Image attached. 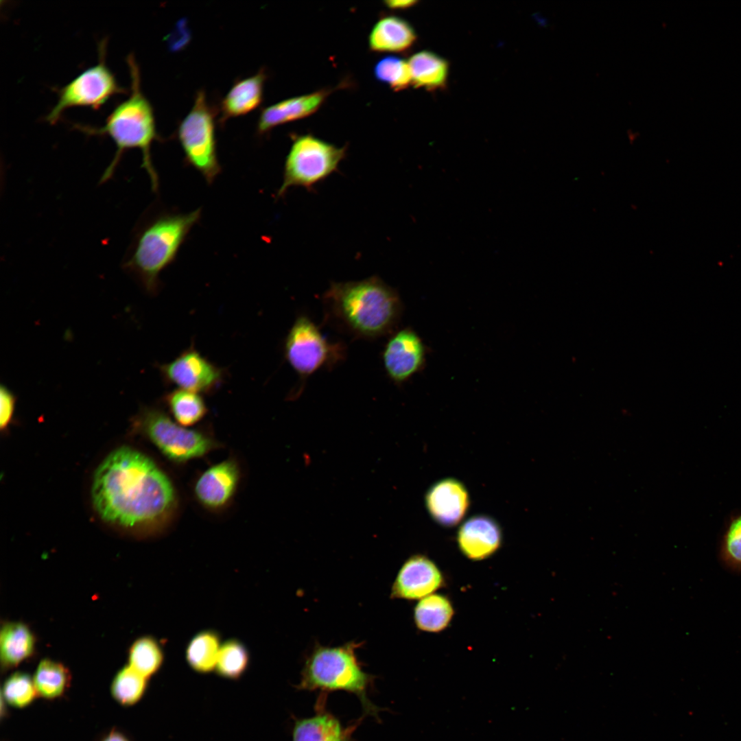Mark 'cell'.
Here are the masks:
<instances>
[{
  "label": "cell",
  "mask_w": 741,
  "mask_h": 741,
  "mask_svg": "<svg viewBox=\"0 0 741 741\" xmlns=\"http://www.w3.org/2000/svg\"><path fill=\"white\" fill-rule=\"evenodd\" d=\"M91 495L102 519L130 528L159 527L176 506L169 478L150 458L126 447L113 451L99 464Z\"/></svg>",
  "instance_id": "6da1fadb"
},
{
  "label": "cell",
  "mask_w": 741,
  "mask_h": 741,
  "mask_svg": "<svg viewBox=\"0 0 741 741\" xmlns=\"http://www.w3.org/2000/svg\"><path fill=\"white\" fill-rule=\"evenodd\" d=\"M322 303L327 322L353 339L366 340L392 334L403 311L397 291L377 276L331 282Z\"/></svg>",
  "instance_id": "7a4b0ae2"
},
{
  "label": "cell",
  "mask_w": 741,
  "mask_h": 741,
  "mask_svg": "<svg viewBox=\"0 0 741 741\" xmlns=\"http://www.w3.org/2000/svg\"><path fill=\"white\" fill-rule=\"evenodd\" d=\"M130 75V91L128 97L117 104L110 113L104 125L91 127L80 124L74 126L89 135L106 136L115 145L116 150L110 164L104 170L99 183L110 179L124 152L139 149L142 154V167L149 176L152 189H158V177L153 165L151 148L158 140L153 107L141 89L139 67L132 54L127 56Z\"/></svg>",
  "instance_id": "3957f363"
},
{
  "label": "cell",
  "mask_w": 741,
  "mask_h": 741,
  "mask_svg": "<svg viewBox=\"0 0 741 741\" xmlns=\"http://www.w3.org/2000/svg\"><path fill=\"white\" fill-rule=\"evenodd\" d=\"M200 216V209L189 213L163 212L140 228L124 266L137 277L148 293L158 292L161 272L174 261L180 246Z\"/></svg>",
  "instance_id": "277c9868"
},
{
  "label": "cell",
  "mask_w": 741,
  "mask_h": 741,
  "mask_svg": "<svg viewBox=\"0 0 741 741\" xmlns=\"http://www.w3.org/2000/svg\"><path fill=\"white\" fill-rule=\"evenodd\" d=\"M362 643L350 642L339 646L316 644L305 659L298 687L305 690H342L355 694L368 713L376 714L367 692L373 677L364 672L356 655Z\"/></svg>",
  "instance_id": "5b68a950"
},
{
  "label": "cell",
  "mask_w": 741,
  "mask_h": 741,
  "mask_svg": "<svg viewBox=\"0 0 741 741\" xmlns=\"http://www.w3.org/2000/svg\"><path fill=\"white\" fill-rule=\"evenodd\" d=\"M286 362L297 374V385L289 395L296 399L304 390L307 379L320 369L330 370L344 361L346 345L330 342L307 315L300 314L289 329L283 345Z\"/></svg>",
  "instance_id": "8992f818"
},
{
  "label": "cell",
  "mask_w": 741,
  "mask_h": 741,
  "mask_svg": "<svg viewBox=\"0 0 741 741\" xmlns=\"http://www.w3.org/2000/svg\"><path fill=\"white\" fill-rule=\"evenodd\" d=\"M346 152V146H336L311 134L296 136L285 158L277 197L285 196L293 187L311 189L338 170Z\"/></svg>",
  "instance_id": "52a82bcc"
},
{
  "label": "cell",
  "mask_w": 741,
  "mask_h": 741,
  "mask_svg": "<svg viewBox=\"0 0 741 741\" xmlns=\"http://www.w3.org/2000/svg\"><path fill=\"white\" fill-rule=\"evenodd\" d=\"M215 117V110L209 104L204 91L199 90L191 110L177 130L187 163L199 172L208 184H211L221 172L217 155Z\"/></svg>",
  "instance_id": "ba28073f"
},
{
  "label": "cell",
  "mask_w": 741,
  "mask_h": 741,
  "mask_svg": "<svg viewBox=\"0 0 741 741\" xmlns=\"http://www.w3.org/2000/svg\"><path fill=\"white\" fill-rule=\"evenodd\" d=\"M106 38L98 45V60L73 78L64 86L56 89L58 99L45 117L51 124H56L64 110L72 107L99 109L111 97L126 92L117 82L106 61Z\"/></svg>",
  "instance_id": "9c48e42d"
},
{
  "label": "cell",
  "mask_w": 741,
  "mask_h": 741,
  "mask_svg": "<svg viewBox=\"0 0 741 741\" xmlns=\"http://www.w3.org/2000/svg\"><path fill=\"white\" fill-rule=\"evenodd\" d=\"M137 423L158 450L176 462L202 457L217 446L208 436L185 428L156 408L143 409L137 416Z\"/></svg>",
  "instance_id": "30bf717a"
},
{
  "label": "cell",
  "mask_w": 741,
  "mask_h": 741,
  "mask_svg": "<svg viewBox=\"0 0 741 741\" xmlns=\"http://www.w3.org/2000/svg\"><path fill=\"white\" fill-rule=\"evenodd\" d=\"M165 384L198 394H210L223 384L225 369L204 357L193 346L158 366Z\"/></svg>",
  "instance_id": "8fae6325"
},
{
  "label": "cell",
  "mask_w": 741,
  "mask_h": 741,
  "mask_svg": "<svg viewBox=\"0 0 741 741\" xmlns=\"http://www.w3.org/2000/svg\"><path fill=\"white\" fill-rule=\"evenodd\" d=\"M425 357V348L422 340L409 328L391 334L381 355L386 374L397 385L405 382L419 372L423 367Z\"/></svg>",
  "instance_id": "7c38bea8"
},
{
  "label": "cell",
  "mask_w": 741,
  "mask_h": 741,
  "mask_svg": "<svg viewBox=\"0 0 741 741\" xmlns=\"http://www.w3.org/2000/svg\"><path fill=\"white\" fill-rule=\"evenodd\" d=\"M444 576L437 565L426 556L409 557L399 570L392 585L391 598L421 600L444 586Z\"/></svg>",
  "instance_id": "4fadbf2b"
},
{
  "label": "cell",
  "mask_w": 741,
  "mask_h": 741,
  "mask_svg": "<svg viewBox=\"0 0 741 741\" xmlns=\"http://www.w3.org/2000/svg\"><path fill=\"white\" fill-rule=\"evenodd\" d=\"M425 500L430 516L445 527L459 524L469 506L467 490L454 478L443 479L434 484L427 491Z\"/></svg>",
  "instance_id": "5bb4252c"
},
{
  "label": "cell",
  "mask_w": 741,
  "mask_h": 741,
  "mask_svg": "<svg viewBox=\"0 0 741 741\" xmlns=\"http://www.w3.org/2000/svg\"><path fill=\"white\" fill-rule=\"evenodd\" d=\"M502 534L497 522L486 515L469 518L460 527L457 543L462 554L472 561L486 559L502 544Z\"/></svg>",
  "instance_id": "9a60e30c"
},
{
  "label": "cell",
  "mask_w": 741,
  "mask_h": 741,
  "mask_svg": "<svg viewBox=\"0 0 741 741\" xmlns=\"http://www.w3.org/2000/svg\"><path fill=\"white\" fill-rule=\"evenodd\" d=\"M239 478L237 463L224 460L206 470L195 485V495L205 507L218 509L224 506L234 495Z\"/></svg>",
  "instance_id": "2e32d148"
},
{
  "label": "cell",
  "mask_w": 741,
  "mask_h": 741,
  "mask_svg": "<svg viewBox=\"0 0 741 741\" xmlns=\"http://www.w3.org/2000/svg\"><path fill=\"white\" fill-rule=\"evenodd\" d=\"M329 93V90L322 89L267 106L259 115L257 132L264 134L279 125L311 115L320 107Z\"/></svg>",
  "instance_id": "e0dca14e"
},
{
  "label": "cell",
  "mask_w": 741,
  "mask_h": 741,
  "mask_svg": "<svg viewBox=\"0 0 741 741\" xmlns=\"http://www.w3.org/2000/svg\"><path fill=\"white\" fill-rule=\"evenodd\" d=\"M266 73L263 69L255 74L235 82L221 102L220 119L246 115L261 103Z\"/></svg>",
  "instance_id": "ac0fdd59"
},
{
  "label": "cell",
  "mask_w": 741,
  "mask_h": 741,
  "mask_svg": "<svg viewBox=\"0 0 741 741\" xmlns=\"http://www.w3.org/2000/svg\"><path fill=\"white\" fill-rule=\"evenodd\" d=\"M36 637L29 626L23 622H5L0 631L1 670L16 668L34 654Z\"/></svg>",
  "instance_id": "d6986e66"
},
{
  "label": "cell",
  "mask_w": 741,
  "mask_h": 741,
  "mask_svg": "<svg viewBox=\"0 0 741 741\" xmlns=\"http://www.w3.org/2000/svg\"><path fill=\"white\" fill-rule=\"evenodd\" d=\"M416 40V32L408 22L396 16H386L374 25L368 45L373 51L399 53L411 48Z\"/></svg>",
  "instance_id": "ffe728a7"
},
{
  "label": "cell",
  "mask_w": 741,
  "mask_h": 741,
  "mask_svg": "<svg viewBox=\"0 0 741 741\" xmlns=\"http://www.w3.org/2000/svg\"><path fill=\"white\" fill-rule=\"evenodd\" d=\"M412 84L416 88L435 91L444 88L449 75L446 60L430 51H421L408 60Z\"/></svg>",
  "instance_id": "44dd1931"
},
{
  "label": "cell",
  "mask_w": 741,
  "mask_h": 741,
  "mask_svg": "<svg viewBox=\"0 0 741 741\" xmlns=\"http://www.w3.org/2000/svg\"><path fill=\"white\" fill-rule=\"evenodd\" d=\"M351 729L326 712L297 720L292 729V741H349Z\"/></svg>",
  "instance_id": "7402d4cb"
},
{
  "label": "cell",
  "mask_w": 741,
  "mask_h": 741,
  "mask_svg": "<svg viewBox=\"0 0 741 741\" xmlns=\"http://www.w3.org/2000/svg\"><path fill=\"white\" fill-rule=\"evenodd\" d=\"M454 615L451 600L445 596L432 593L422 599L414 609L413 618L416 627L425 632L439 633L450 624Z\"/></svg>",
  "instance_id": "603a6c76"
},
{
  "label": "cell",
  "mask_w": 741,
  "mask_h": 741,
  "mask_svg": "<svg viewBox=\"0 0 741 741\" xmlns=\"http://www.w3.org/2000/svg\"><path fill=\"white\" fill-rule=\"evenodd\" d=\"M222 644L220 633L216 631L206 629L198 632L186 647L187 664L200 674L215 670Z\"/></svg>",
  "instance_id": "cb8c5ba5"
},
{
  "label": "cell",
  "mask_w": 741,
  "mask_h": 741,
  "mask_svg": "<svg viewBox=\"0 0 741 741\" xmlns=\"http://www.w3.org/2000/svg\"><path fill=\"white\" fill-rule=\"evenodd\" d=\"M32 678L38 696L56 700L69 688L71 674L61 662L45 658L38 663Z\"/></svg>",
  "instance_id": "d4e9b609"
},
{
  "label": "cell",
  "mask_w": 741,
  "mask_h": 741,
  "mask_svg": "<svg viewBox=\"0 0 741 741\" xmlns=\"http://www.w3.org/2000/svg\"><path fill=\"white\" fill-rule=\"evenodd\" d=\"M163 401L179 425H193L207 413V405L200 394L183 389H174L166 393Z\"/></svg>",
  "instance_id": "484cf974"
},
{
  "label": "cell",
  "mask_w": 741,
  "mask_h": 741,
  "mask_svg": "<svg viewBox=\"0 0 741 741\" xmlns=\"http://www.w3.org/2000/svg\"><path fill=\"white\" fill-rule=\"evenodd\" d=\"M128 659V666L149 679L161 669L164 661V651L156 638L142 636L131 644Z\"/></svg>",
  "instance_id": "4316f807"
},
{
  "label": "cell",
  "mask_w": 741,
  "mask_h": 741,
  "mask_svg": "<svg viewBox=\"0 0 741 741\" xmlns=\"http://www.w3.org/2000/svg\"><path fill=\"white\" fill-rule=\"evenodd\" d=\"M148 679L130 666H125L116 673L111 682V696L121 706H132L144 696Z\"/></svg>",
  "instance_id": "83f0119b"
},
{
  "label": "cell",
  "mask_w": 741,
  "mask_h": 741,
  "mask_svg": "<svg viewBox=\"0 0 741 741\" xmlns=\"http://www.w3.org/2000/svg\"><path fill=\"white\" fill-rule=\"evenodd\" d=\"M250 663V652L240 640L231 638L222 644L215 670L225 679H239Z\"/></svg>",
  "instance_id": "f1b7e54d"
},
{
  "label": "cell",
  "mask_w": 741,
  "mask_h": 741,
  "mask_svg": "<svg viewBox=\"0 0 741 741\" xmlns=\"http://www.w3.org/2000/svg\"><path fill=\"white\" fill-rule=\"evenodd\" d=\"M38 696L33 678L26 672H14L3 683L1 698L14 708H25Z\"/></svg>",
  "instance_id": "f546056e"
},
{
  "label": "cell",
  "mask_w": 741,
  "mask_h": 741,
  "mask_svg": "<svg viewBox=\"0 0 741 741\" xmlns=\"http://www.w3.org/2000/svg\"><path fill=\"white\" fill-rule=\"evenodd\" d=\"M375 78L398 91L412 84L408 61L396 56H386L379 60L374 67Z\"/></svg>",
  "instance_id": "4dcf8cb0"
},
{
  "label": "cell",
  "mask_w": 741,
  "mask_h": 741,
  "mask_svg": "<svg viewBox=\"0 0 741 741\" xmlns=\"http://www.w3.org/2000/svg\"><path fill=\"white\" fill-rule=\"evenodd\" d=\"M720 558L729 569L741 571V515L732 518L725 532Z\"/></svg>",
  "instance_id": "1f68e13d"
},
{
  "label": "cell",
  "mask_w": 741,
  "mask_h": 741,
  "mask_svg": "<svg viewBox=\"0 0 741 741\" xmlns=\"http://www.w3.org/2000/svg\"><path fill=\"white\" fill-rule=\"evenodd\" d=\"M15 403L14 395L6 386L1 385L0 388V427L1 430L6 429L11 423Z\"/></svg>",
  "instance_id": "d6a6232c"
},
{
  "label": "cell",
  "mask_w": 741,
  "mask_h": 741,
  "mask_svg": "<svg viewBox=\"0 0 741 741\" xmlns=\"http://www.w3.org/2000/svg\"><path fill=\"white\" fill-rule=\"evenodd\" d=\"M99 741H131V740L123 731L113 728L106 732Z\"/></svg>",
  "instance_id": "836d02e7"
},
{
  "label": "cell",
  "mask_w": 741,
  "mask_h": 741,
  "mask_svg": "<svg viewBox=\"0 0 741 741\" xmlns=\"http://www.w3.org/2000/svg\"><path fill=\"white\" fill-rule=\"evenodd\" d=\"M416 3H417V1H408V0L407 1H404V0L397 1V0H396V1H385V5L388 8H391V9H398V10L406 9V8H410V7L413 6L414 5H415Z\"/></svg>",
  "instance_id": "e575fe53"
}]
</instances>
